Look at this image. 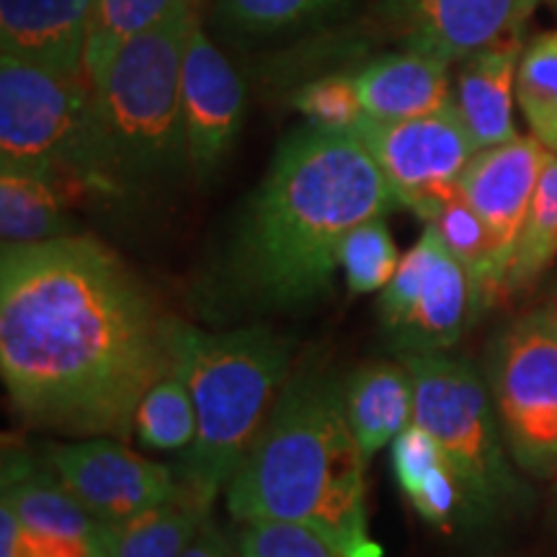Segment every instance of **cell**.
<instances>
[{
    "instance_id": "e0dca14e",
    "label": "cell",
    "mask_w": 557,
    "mask_h": 557,
    "mask_svg": "<svg viewBox=\"0 0 557 557\" xmlns=\"http://www.w3.org/2000/svg\"><path fill=\"white\" fill-rule=\"evenodd\" d=\"M449 62L423 52H395L354 73L367 116L382 122L434 114L451 101Z\"/></svg>"
},
{
    "instance_id": "44dd1931",
    "label": "cell",
    "mask_w": 557,
    "mask_h": 557,
    "mask_svg": "<svg viewBox=\"0 0 557 557\" xmlns=\"http://www.w3.org/2000/svg\"><path fill=\"white\" fill-rule=\"evenodd\" d=\"M209 521L212 506L181 485L165 504L120 524H103L101 557H181Z\"/></svg>"
},
{
    "instance_id": "4316f807",
    "label": "cell",
    "mask_w": 557,
    "mask_h": 557,
    "mask_svg": "<svg viewBox=\"0 0 557 557\" xmlns=\"http://www.w3.org/2000/svg\"><path fill=\"white\" fill-rule=\"evenodd\" d=\"M517 99L534 137L557 156V32L529 45L519 62Z\"/></svg>"
},
{
    "instance_id": "ffe728a7",
    "label": "cell",
    "mask_w": 557,
    "mask_h": 557,
    "mask_svg": "<svg viewBox=\"0 0 557 557\" xmlns=\"http://www.w3.org/2000/svg\"><path fill=\"white\" fill-rule=\"evenodd\" d=\"M393 472L418 517L451 532L465 521V493L436 438L413 421L393 442Z\"/></svg>"
},
{
    "instance_id": "f1b7e54d",
    "label": "cell",
    "mask_w": 557,
    "mask_h": 557,
    "mask_svg": "<svg viewBox=\"0 0 557 557\" xmlns=\"http://www.w3.org/2000/svg\"><path fill=\"white\" fill-rule=\"evenodd\" d=\"M341 3L344 0H218V9L240 32L276 34L329 16Z\"/></svg>"
},
{
    "instance_id": "d4e9b609",
    "label": "cell",
    "mask_w": 557,
    "mask_h": 557,
    "mask_svg": "<svg viewBox=\"0 0 557 557\" xmlns=\"http://www.w3.org/2000/svg\"><path fill=\"white\" fill-rule=\"evenodd\" d=\"M557 259V156L547 152L532 207L508 263L504 295L532 287Z\"/></svg>"
},
{
    "instance_id": "836d02e7",
    "label": "cell",
    "mask_w": 557,
    "mask_h": 557,
    "mask_svg": "<svg viewBox=\"0 0 557 557\" xmlns=\"http://www.w3.org/2000/svg\"><path fill=\"white\" fill-rule=\"evenodd\" d=\"M549 310H553V312H555V318H557V299H555V302H553V308H549Z\"/></svg>"
},
{
    "instance_id": "484cf974",
    "label": "cell",
    "mask_w": 557,
    "mask_h": 557,
    "mask_svg": "<svg viewBox=\"0 0 557 557\" xmlns=\"http://www.w3.org/2000/svg\"><path fill=\"white\" fill-rule=\"evenodd\" d=\"M135 438L143 447L158 451H186L197 438V408L178 364L139 403Z\"/></svg>"
},
{
    "instance_id": "8992f818",
    "label": "cell",
    "mask_w": 557,
    "mask_h": 557,
    "mask_svg": "<svg viewBox=\"0 0 557 557\" xmlns=\"http://www.w3.org/2000/svg\"><path fill=\"white\" fill-rule=\"evenodd\" d=\"M413 377V421L436 438L465 493V527H485L529 500L506 455L491 385L475 364L442 354H400Z\"/></svg>"
},
{
    "instance_id": "4fadbf2b",
    "label": "cell",
    "mask_w": 557,
    "mask_h": 557,
    "mask_svg": "<svg viewBox=\"0 0 557 557\" xmlns=\"http://www.w3.org/2000/svg\"><path fill=\"white\" fill-rule=\"evenodd\" d=\"M189 163L207 178L225 163L246 114V88L238 70L207 37L199 16L194 18L181 67Z\"/></svg>"
},
{
    "instance_id": "3957f363",
    "label": "cell",
    "mask_w": 557,
    "mask_h": 557,
    "mask_svg": "<svg viewBox=\"0 0 557 557\" xmlns=\"http://www.w3.org/2000/svg\"><path fill=\"white\" fill-rule=\"evenodd\" d=\"M367 455L348 426L344 380L323 367L289 374L230 480L227 511L246 521H292L344 557H382L369 534Z\"/></svg>"
},
{
    "instance_id": "7402d4cb",
    "label": "cell",
    "mask_w": 557,
    "mask_h": 557,
    "mask_svg": "<svg viewBox=\"0 0 557 557\" xmlns=\"http://www.w3.org/2000/svg\"><path fill=\"white\" fill-rule=\"evenodd\" d=\"M426 227L434 230L449 253L470 271L478 289L480 310L493 299L504 297L506 263L498 253L496 238L459 189L447 194L431 209Z\"/></svg>"
},
{
    "instance_id": "603a6c76",
    "label": "cell",
    "mask_w": 557,
    "mask_h": 557,
    "mask_svg": "<svg viewBox=\"0 0 557 557\" xmlns=\"http://www.w3.org/2000/svg\"><path fill=\"white\" fill-rule=\"evenodd\" d=\"M70 197L54 178L26 171L0 173V235L3 246L75 235L67 218Z\"/></svg>"
},
{
    "instance_id": "30bf717a",
    "label": "cell",
    "mask_w": 557,
    "mask_h": 557,
    "mask_svg": "<svg viewBox=\"0 0 557 557\" xmlns=\"http://www.w3.org/2000/svg\"><path fill=\"white\" fill-rule=\"evenodd\" d=\"M357 135L372 152L398 205L421 220L457 189L465 165L478 152L451 101L434 114L413 120L382 122L364 116Z\"/></svg>"
},
{
    "instance_id": "83f0119b",
    "label": "cell",
    "mask_w": 557,
    "mask_h": 557,
    "mask_svg": "<svg viewBox=\"0 0 557 557\" xmlns=\"http://www.w3.org/2000/svg\"><path fill=\"white\" fill-rule=\"evenodd\" d=\"M398 267V246H395L387 222L382 218L361 222L341 243L338 269L344 271L346 287L354 295L382 292L393 282Z\"/></svg>"
},
{
    "instance_id": "7c38bea8",
    "label": "cell",
    "mask_w": 557,
    "mask_h": 557,
    "mask_svg": "<svg viewBox=\"0 0 557 557\" xmlns=\"http://www.w3.org/2000/svg\"><path fill=\"white\" fill-rule=\"evenodd\" d=\"M542 0H382L406 50L444 62L465 60L487 47L521 39Z\"/></svg>"
},
{
    "instance_id": "d6986e66",
    "label": "cell",
    "mask_w": 557,
    "mask_h": 557,
    "mask_svg": "<svg viewBox=\"0 0 557 557\" xmlns=\"http://www.w3.org/2000/svg\"><path fill=\"white\" fill-rule=\"evenodd\" d=\"M348 426L367 459L413 423V377L403 361L374 359L344 380Z\"/></svg>"
},
{
    "instance_id": "52a82bcc",
    "label": "cell",
    "mask_w": 557,
    "mask_h": 557,
    "mask_svg": "<svg viewBox=\"0 0 557 557\" xmlns=\"http://www.w3.org/2000/svg\"><path fill=\"white\" fill-rule=\"evenodd\" d=\"M0 165L54 178L67 194L111 189L86 73L0 58Z\"/></svg>"
},
{
    "instance_id": "f546056e",
    "label": "cell",
    "mask_w": 557,
    "mask_h": 557,
    "mask_svg": "<svg viewBox=\"0 0 557 557\" xmlns=\"http://www.w3.org/2000/svg\"><path fill=\"white\" fill-rule=\"evenodd\" d=\"M295 109L308 124L323 129L357 132L367 116L354 86V75H325V78L305 83L295 94Z\"/></svg>"
},
{
    "instance_id": "1f68e13d",
    "label": "cell",
    "mask_w": 557,
    "mask_h": 557,
    "mask_svg": "<svg viewBox=\"0 0 557 557\" xmlns=\"http://www.w3.org/2000/svg\"><path fill=\"white\" fill-rule=\"evenodd\" d=\"M0 557H101L88 542L32 532L9 506H0Z\"/></svg>"
},
{
    "instance_id": "6da1fadb",
    "label": "cell",
    "mask_w": 557,
    "mask_h": 557,
    "mask_svg": "<svg viewBox=\"0 0 557 557\" xmlns=\"http://www.w3.org/2000/svg\"><path fill=\"white\" fill-rule=\"evenodd\" d=\"M181 331L90 235L3 246L0 374L34 429L127 442L139 403L178 364Z\"/></svg>"
},
{
    "instance_id": "9a60e30c",
    "label": "cell",
    "mask_w": 557,
    "mask_h": 557,
    "mask_svg": "<svg viewBox=\"0 0 557 557\" xmlns=\"http://www.w3.org/2000/svg\"><path fill=\"white\" fill-rule=\"evenodd\" d=\"M96 0H0V50L62 73H86L88 18Z\"/></svg>"
},
{
    "instance_id": "8fae6325",
    "label": "cell",
    "mask_w": 557,
    "mask_h": 557,
    "mask_svg": "<svg viewBox=\"0 0 557 557\" xmlns=\"http://www.w3.org/2000/svg\"><path fill=\"white\" fill-rule=\"evenodd\" d=\"M60 483L101 524H120L176 496L181 487L171 465L137 455L122 438L90 436L50 444L45 451Z\"/></svg>"
},
{
    "instance_id": "2e32d148",
    "label": "cell",
    "mask_w": 557,
    "mask_h": 557,
    "mask_svg": "<svg viewBox=\"0 0 557 557\" xmlns=\"http://www.w3.org/2000/svg\"><path fill=\"white\" fill-rule=\"evenodd\" d=\"M519 54L521 39H513L470 54L457 70L451 103L478 150L496 148L519 137L513 127Z\"/></svg>"
},
{
    "instance_id": "5bb4252c",
    "label": "cell",
    "mask_w": 557,
    "mask_h": 557,
    "mask_svg": "<svg viewBox=\"0 0 557 557\" xmlns=\"http://www.w3.org/2000/svg\"><path fill=\"white\" fill-rule=\"evenodd\" d=\"M547 152L537 137H513L496 148L478 150L457 181L459 194L496 238L506 271L537 191Z\"/></svg>"
},
{
    "instance_id": "5b68a950",
    "label": "cell",
    "mask_w": 557,
    "mask_h": 557,
    "mask_svg": "<svg viewBox=\"0 0 557 557\" xmlns=\"http://www.w3.org/2000/svg\"><path fill=\"white\" fill-rule=\"evenodd\" d=\"M178 367L197 408V438L173 470L181 485L212 506L287 385L292 344L269 325L207 333L184 323Z\"/></svg>"
},
{
    "instance_id": "ba28073f",
    "label": "cell",
    "mask_w": 557,
    "mask_h": 557,
    "mask_svg": "<svg viewBox=\"0 0 557 557\" xmlns=\"http://www.w3.org/2000/svg\"><path fill=\"white\" fill-rule=\"evenodd\" d=\"M511 459L529 475H557V318L534 310L498 333L487 369Z\"/></svg>"
},
{
    "instance_id": "4dcf8cb0",
    "label": "cell",
    "mask_w": 557,
    "mask_h": 557,
    "mask_svg": "<svg viewBox=\"0 0 557 557\" xmlns=\"http://www.w3.org/2000/svg\"><path fill=\"white\" fill-rule=\"evenodd\" d=\"M240 557H344L318 532L292 521H246L240 532Z\"/></svg>"
},
{
    "instance_id": "cb8c5ba5",
    "label": "cell",
    "mask_w": 557,
    "mask_h": 557,
    "mask_svg": "<svg viewBox=\"0 0 557 557\" xmlns=\"http://www.w3.org/2000/svg\"><path fill=\"white\" fill-rule=\"evenodd\" d=\"M186 0H96L88 18L83 70L88 83L139 34L156 29Z\"/></svg>"
},
{
    "instance_id": "7a4b0ae2",
    "label": "cell",
    "mask_w": 557,
    "mask_h": 557,
    "mask_svg": "<svg viewBox=\"0 0 557 557\" xmlns=\"http://www.w3.org/2000/svg\"><path fill=\"white\" fill-rule=\"evenodd\" d=\"M395 207L357 132L305 124L278 145L201 297L214 318L315 308L333 292L346 235Z\"/></svg>"
},
{
    "instance_id": "277c9868",
    "label": "cell",
    "mask_w": 557,
    "mask_h": 557,
    "mask_svg": "<svg viewBox=\"0 0 557 557\" xmlns=\"http://www.w3.org/2000/svg\"><path fill=\"white\" fill-rule=\"evenodd\" d=\"M197 0L129 39L90 81L103 169L114 194L156 189L189 163L181 67Z\"/></svg>"
},
{
    "instance_id": "ac0fdd59",
    "label": "cell",
    "mask_w": 557,
    "mask_h": 557,
    "mask_svg": "<svg viewBox=\"0 0 557 557\" xmlns=\"http://www.w3.org/2000/svg\"><path fill=\"white\" fill-rule=\"evenodd\" d=\"M3 504L32 532L88 542L101 553L103 524L60 483L47 459L16 451L3 457Z\"/></svg>"
},
{
    "instance_id": "9c48e42d",
    "label": "cell",
    "mask_w": 557,
    "mask_h": 557,
    "mask_svg": "<svg viewBox=\"0 0 557 557\" xmlns=\"http://www.w3.org/2000/svg\"><path fill=\"white\" fill-rule=\"evenodd\" d=\"M478 312L480 299L470 271L431 227L403 256L380 297L382 331L398 357L449 351Z\"/></svg>"
},
{
    "instance_id": "d6a6232c",
    "label": "cell",
    "mask_w": 557,
    "mask_h": 557,
    "mask_svg": "<svg viewBox=\"0 0 557 557\" xmlns=\"http://www.w3.org/2000/svg\"><path fill=\"white\" fill-rule=\"evenodd\" d=\"M181 557H230V553L225 540H222V534L218 532V527L209 521V524L201 529L199 537L194 540V545Z\"/></svg>"
},
{
    "instance_id": "e575fe53",
    "label": "cell",
    "mask_w": 557,
    "mask_h": 557,
    "mask_svg": "<svg viewBox=\"0 0 557 557\" xmlns=\"http://www.w3.org/2000/svg\"><path fill=\"white\" fill-rule=\"evenodd\" d=\"M555 519H557V496H555Z\"/></svg>"
}]
</instances>
